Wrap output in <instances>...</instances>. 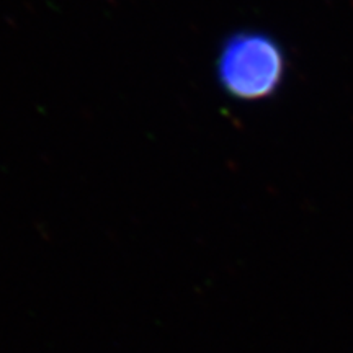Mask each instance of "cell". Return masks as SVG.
<instances>
[{"instance_id":"1","label":"cell","mask_w":353,"mask_h":353,"mask_svg":"<svg viewBox=\"0 0 353 353\" xmlns=\"http://www.w3.org/2000/svg\"><path fill=\"white\" fill-rule=\"evenodd\" d=\"M286 76V56L275 38L262 32H241L223 44L218 77L223 90L242 101L272 97Z\"/></svg>"}]
</instances>
